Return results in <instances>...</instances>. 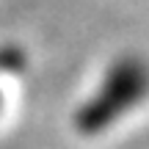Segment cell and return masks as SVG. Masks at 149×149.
I'll return each mask as SVG.
<instances>
[{
	"label": "cell",
	"instance_id": "cell-1",
	"mask_svg": "<svg viewBox=\"0 0 149 149\" xmlns=\"http://www.w3.org/2000/svg\"><path fill=\"white\" fill-rule=\"evenodd\" d=\"M149 97V61L138 53H122L108 64L97 88L74 108L72 127L83 138H97Z\"/></svg>",
	"mask_w": 149,
	"mask_h": 149
},
{
	"label": "cell",
	"instance_id": "cell-2",
	"mask_svg": "<svg viewBox=\"0 0 149 149\" xmlns=\"http://www.w3.org/2000/svg\"><path fill=\"white\" fill-rule=\"evenodd\" d=\"M25 69H28V50L17 42L0 44V77L22 74Z\"/></svg>",
	"mask_w": 149,
	"mask_h": 149
},
{
	"label": "cell",
	"instance_id": "cell-3",
	"mask_svg": "<svg viewBox=\"0 0 149 149\" xmlns=\"http://www.w3.org/2000/svg\"><path fill=\"white\" fill-rule=\"evenodd\" d=\"M0 113H3V91H0Z\"/></svg>",
	"mask_w": 149,
	"mask_h": 149
}]
</instances>
